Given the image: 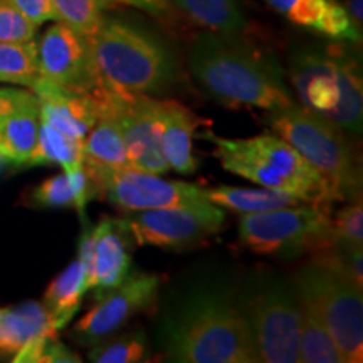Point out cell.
<instances>
[{"label": "cell", "mask_w": 363, "mask_h": 363, "mask_svg": "<svg viewBox=\"0 0 363 363\" xmlns=\"http://www.w3.org/2000/svg\"><path fill=\"white\" fill-rule=\"evenodd\" d=\"M157 343L169 362H261L239 296L222 281H197L172 294L158 318Z\"/></svg>", "instance_id": "obj_1"}, {"label": "cell", "mask_w": 363, "mask_h": 363, "mask_svg": "<svg viewBox=\"0 0 363 363\" xmlns=\"http://www.w3.org/2000/svg\"><path fill=\"white\" fill-rule=\"evenodd\" d=\"M189 67L207 96L225 108L276 111L294 103L278 65L239 38L203 33L194 39Z\"/></svg>", "instance_id": "obj_2"}, {"label": "cell", "mask_w": 363, "mask_h": 363, "mask_svg": "<svg viewBox=\"0 0 363 363\" xmlns=\"http://www.w3.org/2000/svg\"><path fill=\"white\" fill-rule=\"evenodd\" d=\"M89 39L104 88L125 94H155L177 78L170 45L140 22L104 16Z\"/></svg>", "instance_id": "obj_3"}, {"label": "cell", "mask_w": 363, "mask_h": 363, "mask_svg": "<svg viewBox=\"0 0 363 363\" xmlns=\"http://www.w3.org/2000/svg\"><path fill=\"white\" fill-rule=\"evenodd\" d=\"M288 76L298 104L326 118L345 135H362L363 78L353 49L338 40L306 45L293 54Z\"/></svg>", "instance_id": "obj_4"}, {"label": "cell", "mask_w": 363, "mask_h": 363, "mask_svg": "<svg viewBox=\"0 0 363 363\" xmlns=\"http://www.w3.org/2000/svg\"><path fill=\"white\" fill-rule=\"evenodd\" d=\"M202 138L214 143V157L222 169L261 187L291 194L308 203L328 207L335 203L330 185L306 158L276 133L251 138H224L206 130Z\"/></svg>", "instance_id": "obj_5"}, {"label": "cell", "mask_w": 363, "mask_h": 363, "mask_svg": "<svg viewBox=\"0 0 363 363\" xmlns=\"http://www.w3.org/2000/svg\"><path fill=\"white\" fill-rule=\"evenodd\" d=\"M269 128L306 158L330 185L335 202L362 197V169L352 143L337 125L298 103L271 111Z\"/></svg>", "instance_id": "obj_6"}, {"label": "cell", "mask_w": 363, "mask_h": 363, "mask_svg": "<svg viewBox=\"0 0 363 363\" xmlns=\"http://www.w3.org/2000/svg\"><path fill=\"white\" fill-rule=\"evenodd\" d=\"M239 296L259 360L299 362V294L293 279L269 271L251 274Z\"/></svg>", "instance_id": "obj_7"}, {"label": "cell", "mask_w": 363, "mask_h": 363, "mask_svg": "<svg viewBox=\"0 0 363 363\" xmlns=\"http://www.w3.org/2000/svg\"><path fill=\"white\" fill-rule=\"evenodd\" d=\"M298 294L318 311L333 335L345 363L363 360V288L316 261L294 272Z\"/></svg>", "instance_id": "obj_8"}, {"label": "cell", "mask_w": 363, "mask_h": 363, "mask_svg": "<svg viewBox=\"0 0 363 363\" xmlns=\"http://www.w3.org/2000/svg\"><path fill=\"white\" fill-rule=\"evenodd\" d=\"M331 208L303 203L257 214H240L239 240L261 256L294 259L330 240Z\"/></svg>", "instance_id": "obj_9"}, {"label": "cell", "mask_w": 363, "mask_h": 363, "mask_svg": "<svg viewBox=\"0 0 363 363\" xmlns=\"http://www.w3.org/2000/svg\"><path fill=\"white\" fill-rule=\"evenodd\" d=\"M99 113H108L120 125L131 169L165 175L170 170L162 148L165 101L150 94H125L99 84L93 91Z\"/></svg>", "instance_id": "obj_10"}, {"label": "cell", "mask_w": 363, "mask_h": 363, "mask_svg": "<svg viewBox=\"0 0 363 363\" xmlns=\"http://www.w3.org/2000/svg\"><path fill=\"white\" fill-rule=\"evenodd\" d=\"M118 222L138 246L185 249L219 233L225 211L206 199L187 206L131 211Z\"/></svg>", "instance_id": "obj_11"}, {"label": "cell", "mask_w": 363, "mask_h": 363, "mask_svg": "<svg viewBox=\"0 0 363 363\" xmlns=\"http://www.w3.org/2000/svg\"><path fill=\"white\" fill-rule=\"evenodd\" d=\"M103 195L120 211H148L174 206H187L206 201V189L185 182L165 180L160 175L133 169L88 174Z\"/></svg>", "instance_id": "obj_12"}, {"label": "cell", "mask_w": 363, "mask_h": 363, "mask_svg": "<svg viewBox=\"0 0 363 363\" xmlns=\"http://www.w3.org/2000/svg\"><path fill=\"white\" fill-rule=\"evenodd\" d=\"M160 278L153 272H135L111 291L98 298V303L81 318L71 331V338L81 347H94L113 337L135 315L155 301Z\"/></svg>", "instance_id": "obj_13"}, {"label": "cell", "mask_w": 363, "mask_h": 363, "mask_svg": "<svg viewBox=\"0 0 363 363\" xmlns=\"http://www.w3.org/2000/svg\"><path fill=\"white\" fill-rule=\"evenodd\" d=\"M39 78L61 88L93 93L99 86L91 39L56 21L38 43Z\"/></svg>", "instance_id": "obj_14"}, {"label": "cell", "mask_w": 363, "mask_h": 363, "mask_svg": "<svg viewBox=\"0 0 363 363\" xmlns=\"http://www.w3.org/2000/svg\"><path fill=\"white\" fill-rule=\"evenodd\" d=\"M39 99L40 120L71 138L83 142L99 118L96 98L91 93H78L38 78L30 88Z\"/></svg>", "instance_id": "obj_15"}, {"label": "cell", "mask_w": 363, "mask_h": 363, "mask_svg": "<svg viewBox=\"0 0 363 363\" xmlns=\"http://www.w3.org/2000/svg\"><path fill=\"white\" fill-rule=\"evenodd\" d=\"M291 24L338 43H362V29L338 0H264Z\"/></svg>", "instance_id": "obj_16"}, {"label": "cell", "mask_w": 363, "mask_h": 363, "mask_svg": "<svg viewBox=\"0 0 363 363\" xmlns=\"http://www.w3.org/2000/svg\"><path fill=\"white\" fill-rule=\"evenodd\" d=\"M93 256L88 276V291L96 298L120 286L130 274L131 256L128 251V238L118 219L103 217L93 227Z\"/></svg>", "instance_id": "obj_17"}, {"label": "cell", "mask_w": 363, "mask_h": 363, "mask_svg": "<svg viewBox=\"0 0 363 363\" xmlns=\"http://www.w3.org/2000/svg\"><path fill=\"white\" fill-rule=\"evenodd\" d=\"M40 337H59L43 303L26 301L0 308V362H12L26 345Z\"/></svg>", "instance_id": "obj_18"}, {"label": "cell", "mask_w": 363, "mask_h": 363, "mask_svg": "<svg viewBox=\"0 0 363 363\" xmlns=\"http://www.w3.org/2000/svg\"><path fill=\"white\" fill-rule=\"evenodd\" d=\"M83 167L88 174L131 169L120 125L108 113H99L98 121L83 140Z\"/></svg>", "instance_id": "obj_19"}, {"label": "cell", "mask_w": 363, "mask_h": 363, "mask_svg": "<svg viewBox=\"0 0 363 363\" xmlns=\"http://www.w3.org/2000/svg\"><path fill=\"white\" fill-rule=\"evenodd\" d=\"M197 128V118L184 104L167 99L163 118L162 148L170 170L182 175L197 172V160L194 157L192 142Z\"/></svg>", "instance_id": "obj_20"}, {"label": "cell", "mask_w": 363, "mask_h": 363, "mask_svg": "<svg viewBox=\"0 0 363 363\" xmlns=\"http://www.w3.org/2000/svg\"><path fill=\"white\" fill-rule=\"evenodd\" d=\"M98 195L84 167L74 172H62L45 179L30 190L27 203L35 208H76L83 212L91 199Z\"/></svg>", "instance_id": "obj_21"}, {"label": "cell", "mask_w": 363, "mask_h": 363, "mask_svg": "<svg viewBox=\"0 0 363 363\" xmlns=\"http://www.w3.org/2000/svg\"><path fill=\"white\" fill-rule=\"evenodd\" d=\"M39 99L34 96L0 118V155L16 167H24L38 142Z\"/></svg>", "instance_id": "obj_22"}, {"label": "cell", "mask_w": 363, "mask_h": 363, "mask_svg": "<svg viewBox=\"0 0 363 363\" xmlns=\"http://www.w3.org/2000/svg\"><path fill=\"white\" fill-rule=\"evenodd\" d=\"M86 279H88V276H86L83 261L76 257L45 288L43 305L51 313L57 331L65 330L78 313L81 303H83V296L88 293Z\"/></svg>", "instance_id": "obj_23"}, {"label": "cell", "mask_w": 363, "mask_h": 363, "mask_svg": "<svg viewBox=\"0 0 363 363\" xmlns=\"http://www.w3.org/2000/svg\"><path fill=\"white\" fill-rule=\"evenodd\" d=\"M207 201L225 211L238 212V214H257V212L274 211L281 207H294L308 203L291 194L279 192L272 189H247L233 187V185H220V187L206 190Z\"/></svg>", "instance_id": "obj_24"}, {"label": "cell", "mask_w": 363, "mask_h": 363, "mask_svg": "<svg viewBox=\"0 0 363 363\" xmlns=\"http://www.w3.org/2000/svg\"><path fill=\"white\" fill-rule=\"evenodd\" d=\"M190 21L203 29L239 38L247 22L239 0H172Z\"/></svg>", "instance_id": "obj_25"}, {"label": "cell", "mask_w": 363, "mask_h": 363, "mask_svg": "<svg viewBox=\"0 0 363 363\" xmlns=\"http://www.w3.org/2000/svg\"><path fill=\"white\" fill-rule=\"evenodd\" d=\"M298 291V289H296ZM299 362L345 363L333 335L310 303L299 296Z\"/></svg>", "instance_id": "obj_26"}, {"label": "cell", "mask_w": 363, "mask_h": 363, "mask_svg": "<svg viewBox=\"0 0 363 363\" xmlns=\"http://www.w3.org/2000/svg\"><path fill=\"white\" fill-rule=\"evenodd\" d=\"M40 165H59L65 172H74L83 167V142L71 138L40 120L38 142L24 163L26 169Z\"/></svg>", "instance_id": "obj_27"}, {"label": "cell", "mask_w": 363, "mask_h": 363, "mask_svg": "<svg viewBox=\"0 0 363 363\" xmlns=\"http://www.w3.org/2000/svg\"><path fill=\"white\" fill-rule=\"evenodd\" d=\"M39 78L38 39L0 43V83L33 88Z\"/></svg>", "instance_id": "obj_28"}, {"label": "cell", "mask_w": 363, "mask_h": 363, "mask_svg": "<svg viewBox=\"0 0 363 363\" xmlns=\"http://www.w3.org/2000/svg\"><path fill=\"white\" fill-rule=\"evenodd\" d=\"M148 340L142 331L110 337L91 347L89 360L96 363H138L147 360Z\"/></svg>", "instance_id": "obj_29"}, {"label": "cell", "mask_w": 363, "mask_h": 363, "mask_svg": "<svg viewBox=\"0 0 363 363\" xmlns=\"http://www.w3.org/2000/svg\"><path fill=\"white\" fill-rule=\"evenodd\" d=\"M52 7L56 21L88 38L96 33L108 11L103 0H52Z\"/></svg>", "instance_id": "obj_30"}, {"label": "cell", "mask_w": 363, "mask_h": 363, "mask_svg": "<svg viewBox=\"0 0 363 363\" xmlns=\"http://www.w3.org/2000/svg\"><path fill=\"white\" fill-rule=\"evenodd\" d=\"M330 242L342 247L363 249V206L362 197L345 202V206L331 217Z\"/></svg>", "instance_id": "obj_31"}, {"label": "cell", "mask_w": 363, "mask_h": 363, "mask_svg": "<svg viewBox=\"0 0 363 363\" xmlns=\"http://www.w3.org/2000/svg\"><path fill=\"white\" fill-rule=\"evenodd\" d=\"M33 24L11 0H0V43H24L38 38Z\"/></svg>", "instance_id": "obj_32"}, {"label": "cell", "mask_w": 363, "mask_h": 363, "mask_svg": "<svg viewBox=\"0 0 363 363\" xmlns=\"http://www.w3.org/2000/svg\"><path fill=\"white\" fill-rule=\"evenodd\" d=\"M11 2L38 27L45 22L56 21L52 0H11Z\"/></svg>", "instance_id": "obj_33"}, {"label": "cell", "mask_w": 363, "mask_h": 363, "mask_svg": "<svg viewBox=\"0 0 363 363\" xmlns=\"http://www.w3.org/2000/svg\"><path fill=\"white\" fill-rule=\"evenodd\" d=\"M103 4L106 9H111L113 6L133 7L153 17H165L170 12L169 0H103Z\"/></svg>", "instance_id": "obj_34"}, {"label": "cell", "mask_w": 363, "mask_h": 363, "mask_svg": "<svg viewBox=\"0 0 363 363\" xmlns=\"http://www.w3.org/2000/svg\"><path fill=\"white\" fill-rule=\"evenodd\" d=\"M35 96L34 91L19 88H0V118L16 110L17 106L24 104Z\"/></svg>", "instance_id": "obj_35"}, {"label": "cell", "mask_w": 363, "mask_h": 363, "mask_svg": "<svg viewBox=\"0 0 363 363\" xmlns=\"http://www.w3.org/2000/svg\"><path fill=\"white\" fill-rule=\"evenodd\" d=\"M347 11L350 13L352 21L362 29V21H363V12H362V0H348Z\"/></svg>", "instance_id": "obj_36"}, {"label": "cell", "mask_w": 363, "mask_h": 363, "mask_svg": "<svg viewBox=\"0 0 363 363\" xmlns=\"http://www.w3.org/2000/svg\"><path fill=\"white\" fill-rule=\"evenodd\" d=\"M7 165H9V162H7L6 158H4L2 155H0V170H4V169H6Z\"/></svg>", "instance_id": "obj_37"}]
</instances>
